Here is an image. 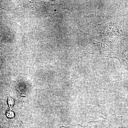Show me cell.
<instances>
[{"instance_id":"6da1fadb","label":"cell","mask_w":128,"mask_h":128,"mask_svg":"<svg viewBox=\"0 0 128 128\" xmlns=\"http://www.w3.org/2000/svg\"><path fill=\"white\" fill-rule=\"evenodd\" d=\"M8 103L9 106L10 107H13L14 104V100L13 99L9 97L8 99Z\"/></svg>"}]
</instances>
